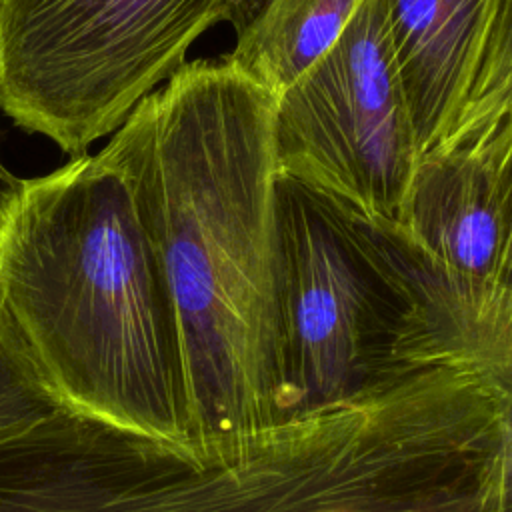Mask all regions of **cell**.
<instances>
[{"label":"cell","instance_id":"10","mask_svg":"<svg viewBox=\"0 0 512 512\" xmlns=\"http://www.w3.org/2000/svg\"><path fill=\"white\" fill-rule=\"evenodd\" d=\"M62 412L0 320V442Z\"/></svg>","mask_w":512,"mask_h":512},{"label":"cell","instance_id":"12","mask_svg":"<svg viewBox=\"0 0 512 512\" xmlns=\"http://www.w3.org/2000/svg\"><path fill=\"white\" fill-rule=\"evenodd\" d=\"M512 76V0H500L494 30L488 42V50L476 78L472 96L462 110L452 136L442 146L462 144L482 124L492 100L498 96L506 80Z\"/></svg>","mask_w":512,"mask_h":512},{"label":"cell","instance_id":"14","mask_svg":"<svg viewBox=\"0 0 512 512\" xmlns=\"http://www.w3.org/2000/svg\"><path fill=\"white\" fill-rule=\"evenodd\" d=\"M510 102H512V76L506 80V84L502 86V90L498 92V96L492 100V104H490V108H488V112H486L482 124H480L478 130L472 134V138H476V136L498 116V112H500L504 106H508ZM472 138H470V140H472Z\"/></svg>","mask_w":512,"mask_h":512},{"label":"cell","instance_id":"4","mask_svg":"<svg viewBox=\"0 0 512 512\" xmlns=\"http://www.w3.org/2000/svg\"><path fill=\"white\" fill-rule=\"evenodd\" d=\"M254 0H0V112L70 158L110 136Z\"/></svg>","mask_w":512,"mask_h":512},{"label":"cell","instance_id":"9","mask_svg":"<svg viewBox=\"0 0 512 512\" xmlns=\"http://www.w3.org/2000/svg\"><path fill=\"white\" fill-rule=\"evenodd\" d=\"M364 0H254L222 56L274 100L342 36Z\"/></svg>","mask_w":512,"mask_h":512},{"label":"cell","instance_id":"1","mask_svg":"<svg viewBox=\"0 0 512 512\" xmlns=\"http://www.w3.org/2000/svg\"><path fill=\"white\" fill-rule=\"evenodd\" d=\"M272 114L274 96L224 58L194 60L100 150L166 276L198 458L288 416Z\"/></svg>","mask_w":512,"mask_h":512},{"label":"cell","instance_id":"2","mask_svg":"<svg viewBox=\"0 0 512 512\" xmlns=\"http://www.w3.org/2000/svg\"><path fill=\"white\" fill-rule=\"evenodd\" d=\"M0 320L62 410L196 456L166 276L102 152L18 178L0 210Z\"/></svg>","mask_w":512,"mask_h":512},{"label":"cell","instance_id":"15","mask_svg":"<svg viewBox=\"0 0 512 512\" xmlns=\"http://www.w3.org/2000/svg\"><path fill=\"white\" fill-rule=\"evenodd\" d=\"M16 184H18V176H14V174L4 166L2 154H0V210H2V206L6 204V200H8V196L12 194V190H14Z\"/></svg>","mask_w":512,"mask_h":512},{"label":"cell","instance_id":"13","mask_svg":"<svg viewBox=\"0 0 512 512\" xmlns=\"http://www.w3.org/2000/svg\"><path fill=\"white\" fill-rule=\"evenodd\" d=\"M482 512H512V376L500 388L496 440L484 478Z\"/></svg>","mask_w":512,"mask_h":512},{"label":"cell","instance_id":"3","mask_svg":"<svg viewBox=\"0 0 512 512\" xmlns=\"http://www.w3.org/2000/svg\"><path fill=\"white\" fill-rule=\"evenodd\" d=\"M500 388L470 360L386 362L352 396L196 458L192 512H482Z\"/></svg>","mask_w":512,"mask_h":512},{"label":"cell","instance_id":"6","mask_svg":"<svg viewBox=\"0 0 512 512\" xmlns=\"http://www.w3.org/2000/svg\"><path fill=\"white\" fill-rule=\"evenodd\" d=\"M282 346L288 416L340 402L386 358L392 314L330 196L278 172Z\"/></svg>","mask_w":512,"mask_h":512},{"label":"cell","instance_id":"7","mask_svg":"<svg viewBox=\"0 0 512 512\" xmlns=\"http://www.w3.org/2000/svg\"><path fill=\"white\" fill-rule=\"evenodd\" d=\"M500 0H384L420 154L446 144L480 74Z\"/></svg>","mask_w":512,"mask_h":512},{"label":"cell","instance_id":"5","mask_svg":"<svg viewBox=\"0 0 512 512\" xmlns=\"http://www.w3.org/2000/svg\"><path fill=\"white\" fill-rule=\"evenodd\" d=\"M272 140L280 172L370 222H400L422 154L384 0H364L336 44L274 100Z\"/></svg>","mask_w":512,"mask_h":512},{"label":"cell","instance_id":"11","mask_svg":"<svg viewBox=\"0 0 512 512\" xmlns=\"http://www.w3.org/2000/svg\"><path fill=\"white\" fill-rule=\"evenodd\" d=\"M476 144L492 174L494 196L500 216V250L494 272V284L512 296V102L470 140Z\"/></svg>","mask_w":512,"mask_h":512},{"label":"cell","instance_id":"8","mask_svg":"<svg viewBox=\"0 0 512 512\" xmlns=\"http://www.w3.org/2000/svg\"><path fill=\"white\" fill-rule=\"evenodd\" d=\"M396 226L414 250L444 274L494 284L500 216L482 150L464 142L426 152Z\"/></svg>","mask_w":512,"mask_h":512}]
</instances>
